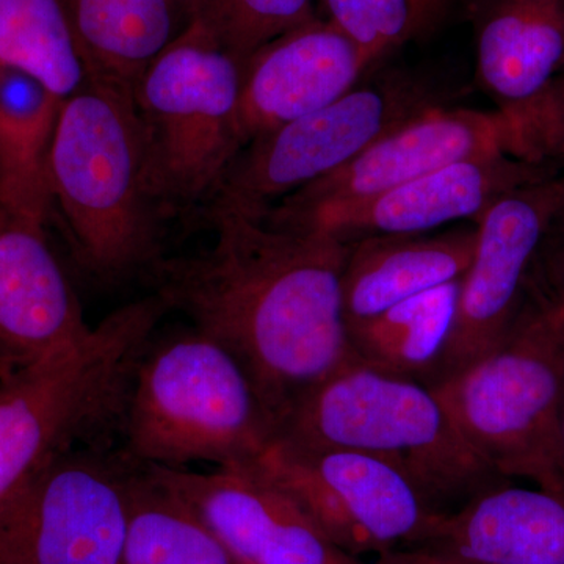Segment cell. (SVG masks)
Segmentation results:
<instances>
[{"label":"cell","mask_w":564,"mask_h":564,"mask_svg":"<svg viewBox=\"0 0 564 564\" xmlns=\"http://www.w3.org/2000/svg\"><path fill=\"white\" fill-rule=\"evenodd\" d=\"M207 220L214 245L155 263V293L236 359L278 432L304 393L359 362L340 289L350 242L225 212Z\"/></svg>","instance_id":"6da1fadb"},{"label":"cell","mask_w":564,"mask_h":564,"mask_svg":"<svg viewBox=\"0 0 564 564\" xmlns=\"http://www.w3.org/2000/svg\"><path fill=\"white\" fill-rule=\"evenodd\" d=\"M52 212L77 259L104 280L152 269L170 217L132 91L90 82L63 101L50 155Z\"/></svg>","instance_id":"7a4b0ae2"},{"label":"cell","mask_w":564,"mask_h":564,"mask_svg":"<svg viewBox=\"0 0 564 564\" xmlns=\"http://www.w3.org/2000/svg\"><path fill=\"white\" fill-rule=\"evenodd\" d=\"M274 440L348 448L391 464L433 514L454 513L510 485L467 443L432 389L350 364L323 380L282 419Z\"/></svg>","instance_id":"3957f363"},{"label":"cell","mask_w":564,"mask_h":564,"mask_svg":"<svg viewBox=\"0 0 564 564\" xmlns=\"http://www.w3.org/2000/svg\"><path fill=\"white\" fill-rule=\"evenodd\" d=\"M169 311L152 293L0 378V500L55 456L121 425L137 364Z\"/></svg>","instance_id":"277c9868"},{"label":"cell","mask_w":564,"mask_h":564,"mask_svg":"<svg viewBox=\"0 0 564 564\" xmlns=\"http://www.w3.org/2000/svg\"><path fill=\"white\" fill-rule=\"evenodd\" d=\"M432 392L497 473L564 492L562 299L530 276L529 295L507 339Z\"/></svg>","instance_id":"5b68a950"},{"label":"cell","mask_w":564,"mask_h":564,"mask_svg":"<svg viewBox=\"0 0 564 564\" xmlns=\"http://www.w3.org/2000/svg\"><path fill=\"white\" fill-rule=\"evenodd\" d=\"M120 429L126 455L163 467L254 464L276 437L242 367L195 328L148 344Z\"/></svg>","instance_id":"8992f818"},{"label":"cell","mask_w":564,"mask_h":564,"mask_svg":"<svg viewBox=\"0 0 564 564\" xmlns=\"http://www.w3.org/2000/svg\"><path fill=\"white\" fill-rule=\"evenodd\" d=\"M243 62L195 22L133 87L152 174L170 217L206 207L245 147Z\"/></svg>","instance_id":"52a82bcc"},{"label":"cell","mask_w":564,"mask_h":564,"mask_svg":"<svg viewBox=\"0 0 564 564\" xmlns=\"http://www.w3.org/2000/svg\"><path fill=\"white\" fill-rule=\"evenodd\" d=\"M432 106L437 102L429 88L406 77L356 85L325 109L248 141L204 212L261 220L285 196L343 169Z\"/></svg>","instance_id":"ba28073f"},{"label":"cell","mask_w":564,"mask_h":564,"mask_svg":"<svg viewBox=\"0 0 564 564\" xmlns=\"http://www.w3.org/2000/svg\"><path fill=\"white\" fill-rule=\"evenodd\" d=\"M137 462L74 448L0 500V564H120Z\"/></svg>","instance_id":"9c48e42d"},{"label":"cell","mask_w":564,"mask_h":564,"mask_svg":"<svg viewBox=\"0 0 564 564\" xmlns=\"http://www.w3.org/2000/svg\"><path fill=\"white\" fill-rule=\"evenodd\" d=\"M254 464L355 558L417 544L436 516L395 467L362 452L274 440Z\"/></svg>","instance_id":"30bf717a"},{"label":"cell","mask_w":564,"mask_h":564,"mask_svg":"<svg viewBox=\"0 0 564 564\" xmlns=\"http://www.w3.org/2000/svg\"><path fill=\"white\" fill-rule=\"evenodd\" d=\"M563 206L564 174H556L502 196L477 223V248L462 278L454 328L429 389L507 339L529 295L545 232Z\"/></svg>","instance_id":"8fae6325"},{"label":"cell","mask_w":564,"mask_h":564,"mask_svg":"<svg viewBox=\"0 0 564 564\" xmlns=\"http://www.w3.org/2000/svg\"><path fill=\"white\" fill-rule=\"evenodd\" d=\"M499 154L538 163L521 128L503 111L447 109L437 104L386 133L343 169L285 196L263 217L359 202L434 170Z\"/></svg>","instance_id":"7c38bea8"},{"label":"cell","mask_w":564,"mask_h":564,"mask_svg":"<svg viewBox=\"0 0 564 564\" xmlns=\"http://www.w3.org/2000/svg\"><path fill=\"white\" fill-rule=\"evenodd\" d=\"M564 0H496L478 25L477 76L534 161L564 163Z\"/></svg>","instance_id":"4fadbf2b"},{"label":"cell","mask_w":564,"mask_h":564,"mask_svg":"<svg viewBox=\"0 0 564 564\" xmlns=\"http://www.w3.org/2000/svg\"><path fill=\"white\" fill-rule=\"evenodd\" d=\"M556 174V166L489 155L434 170L359 202L261 220L273 228L329 234L345 242L426 234L463 220L477 225L502 196Z\"/></svg>","instance_id":"5bb4252c"},{"label":"cell","mask_w":564,"mask_h":564,"mask_svg":"<svg viewBox=\"0 0 564 564\" xmlns=\"http://www.w3.org/2000/svg\"><path fill=\"white\" fill-rule=\"evenodd\" d=\"M148 469L203 519L240 564H362L334 545L256 464L220 466L210 473Z\"/></svg>","instance_id":"9a60e30c"},{"label":"cell","mask_w":564,"mask_h":564,"mask_svg":"<svg viewBox=\"0 0 564 564\" xmlns=\"http://www.w3.org/2000/svg\"><path fill=\"white\" fill-rule=\"evenodd\" d=\"M370 69L361 51L325 18H314L252 52L243 63V143L336 102Z\"/></svg>","instance_id":"2e32d148"},{"label":"cell","mask_w":564,"mask_h":564,"mask_svg":"<svg viewBox=\"0 0 564 564\" xmlns=\"http://www.w3.org/2000/svg\"><path fill=\"white\" fill-rule=\"evenodd\" d=\"M46 223L0 204V378L87 336Z\"/></svg>","instance_id":"e0dca14e"},{"label":"cell","mask_w":564,"mask_h":564,"mask_svg":"<svg viewBox=\"0 0 564 564\" xmlns=\"http://www.w3.org/2000/svg\"><path fill=\"white\" fill-rule=\"evenodd\" d=\"M496 564H564V492L489 489L434 516L417 544Z\"/></svg>","instance_id":"ac0fdd59"},{"label":"cell","mask_w":564,"mask_h":564,"mask_svg":"<svg viewBox=\"0 0 564 564\" xmlns=\"http://www.w3.org/2000/svg\"><path fill=\"white\" fill-rule=\"evenodd\" d=\"M477 239L475 225L441 234L352 240L340 281L345 325L367 321L411 296L459 280L473 263Z\"/></svg>","instance_id":"d6986e66"},{"label":"cell","mask_w":564,"mask_h":564,"mask_svg":"<svg viewBox=\"0 0 564 564\" xmlns=\"http://www.w3.org/2000/svg\"><path fill=\"white\" fill-rule=\"evenodd\" d=\"M68 6L90 82L132 93L191 25L188 0H68Z\"/></svg>","instance_id":"ffe728a7"},{"label":"cell","mask_w":564,"mask_h":564,"mask_svg":"<svg viewBox=\"0 0 564 564\" xmlns=\"http://www.w3.org/2000/svg\"><path fill=\"white\" fill-rule=\"evenodd\" d=\"M62 99L29 74L0 66V204L50 221V155Z\"/></svg>","instance_id":"44dd1931"},{"label":"cell","mask_w":564,"mask_h":564,"mask_svg":"<svg viewBox=\"0 0 564 564\" xmlns=\"http://www.w3.org/2000/svg\"><path fill=\"white\" fill-rule=\"evenodd\" d=\"M459 285L462 278L347 326L348 343L358 361L430 388L454 328Z\"/></svg>","instance_id":"7402d4cb"},{"label":"cell","mask_w":564,"mask_h":564,"mask_svg":"<svg viewBox=\"0 0 564 564\" xmlns=\"http://www.w3.org/2000/svg\"><path fill=\"white\" fill-rule=\"evenodd\" d=\"M120 564H240L177 494L137 463Z\"/></svg>","instance_id":"603a6c76"},{"label":"cell","mask_w":564,"mask_h":564,"mask_svg":"<svg viewBox=\"0 0 564 564\" xmlns=\"http://www.w3.org/2000/svg\"><path fill=\"white\" fill-rule=\"evenodd\" d=\"M0 66L29 74L62 101L87 87L68 0H0Z\"/></svg>","instance_id":"cb8c5ba5"},{"label":"cell","mask_w":564,"mask_h":564,"mask_svg":"<svg viewBox=\"0 0 564 564\" xmlns=\"http://www.w3.org/2000/svg\"><path fill=\"white\" fill-rule=\"evenodd\" d=\"M451 0H322L326 21L361 51L370 68L433 29Z\"/></svg>","instance_id":"d4e9b609"},{"label":"cell","mask_w":564,"mask_h":564,"mask_svg":"<svg viewBox=\"0 0 564 564\" xmlns=\"http://www.w3.org/2000/svg\"><path fill=\"white\" fill-rule=\"evenodd\" d=\"M191 22L239 61L291 29L317 18L313 0H188Z\"/></svg>","instance_id":"484cf974"},{"label":"cell","mask_w":564,"mask_h":564,"mask_svg":"<svg viewBox=\"0 0 564 564\" xmlns=\"http://www.w3.org/2000/svg\"><path fill=\"white\" fill-rule=\"evenodd\" d=\"M532 280L564 302V206L545 232L534 259Z\"/></svg>","instance_id":"4316f807"},{"label":"cell","mask_w":564,"mask_h":564,"mask_svg":"<svg viewBox=\"0 0 564 564\" xmlns=\"http://www.w3.org/2000/svg\"><path fill=\"white\" fill-rule=\"evenodd\" d=\"M372 564H496L469 558V556L452 554V552L436 551L423 545L393 549L378 555Z\"/></svg>","instance_id":"83f0119b"},{"label":"cell","mask_w":564,"mask_h":564,"mask_svg":"<svg viewBox=\"0 0 564 564\" xmlns=\"http://www.w3.org/2000/svg\"><path fill=\"white\" fill-rule=\"evenodd\" d=\"M560 436H562L563 458H564V392L562 404H560Z\"/></svg>","instance_id":"f1b7e54d"}]
</instances>
